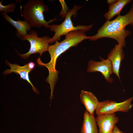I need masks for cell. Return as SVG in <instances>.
<instances>
[{
    "mask_svg": "<svg viewBox=\"0 0 133 133\" xmlns=\"http://www.w3.org/2000/svg\"><path fill=\"white\" fill-rule=\"evenodd\" d=\"M96 121L99 128V133H113L115 125L119 121L115 113L97 115Z\"/></svg>",
    "mask_w": 133,
    "mask_h": 133,
    "instance_id": "obj_8",
    "label": "cell"
},
{
    "mask_svg": "<svg viewBox=\"0 0 133 133\" xmlns=\"http://www.w3.org/2000/svg\"><path fill=\"white\" fill-rule=\"evenodd\" d=\"M50 38L48 36L38 37L36 32L31 31L21 40L24 41L26 40L29 42L30 47L29 51L24 54L16 52L22 58L24 59L28 58L31 55L37 53H39L40 56L43 53L48 51Z\"/></svg>",
    "mask_w": 133,
    "mask_h": 133,
    "instance_id": "obj_5",
    "label": "cell"
},
{
    "mask_svg": "<svg viewBox=\"0 0 133 133\" xmlns=\"http://www.w3.org/2000/svg\"><path fill=\"white\" fill-rule=\"evenodd\" d=\"M100 57V61H96L91 60L89 61L87 71L89 72H100L106 81L112 83L113 79L111 76L113 72L111 62L108 59H104L101 56Z\"/></svg>",
    "mask_w": 133,
    "mask_h": 133,
    "instance_id": "obj_7",
    "label": "cell"
},
{
    "mask_svg": "<svg viewBox=\"0 0 133 133\" xmlns=\"http://www.w3.org/2000/svg\"><path fill=\"white\" fill-rule=\"evenodd\" d=\"M125 57L123 48L117 44L115 45L114 47L107 56V59L111 62L113 73L118 77L120 80L119 72L121 63Z\"/></svg>",
    "mask_w": 133,
    "mask_h": 133,
    "instance_id": "obj_10",
    "label": "cell"
},
{
    "mask_svg": "<svg viewBox=\"0 0 133 133\" xmlns=\"http://www.w3.org/2000/svg\"><path fill=\"white\" fill-rule=\"evenodd\" d=\"M3 0L0 1V11L3 12L7 14L15 11L16 7V5L14 3H12L6 5L2 4Z\"/></svg>",
    "mask_w": 133,
    "mask_h": 133,
    "instance_id": "obj_15",
    "label": "cell"
},
{
    "mask_svg": "<svg viewBox=\"0 0 133 133\" xmlns=\"http://www.w3.org/2000/svg\"><path fill=\"white\" fill-rule=\"evenodd\" d=\"M1 14L5 20L16 29L17 37L21 40L31 31V28L28 22L25 20L22 21L17 19L15 21L9 16L7 14L2 12Z\"/></svg>",
    "mask_w": 133,
    "mask_h": 133,
    "instance_id": "obj_12",
    "label": "cell"
},
{
    "mask_svg": "<svg viewBox=\"0 0 133 133\" xmlns=\"http://www.w3.org/2000/svg\"><path fill=\"white\" fill-rule=\"evenodd\" d=\"M81 8L80 6L75 5L73 8L67 13L65 19L62 23L59 25H49V28L51 31L55 33L54 36L50 40V43H53L58 41L62 36L65 35L72 31L81 30L87 31L91 29L93 24L87 26L78 25L76 26L73 25L71 19V16L77 15V11Z\"/></svg>",
    "mask_w": 133,
    "mask_h": 133,
    "instance_id": "obj_4",
    "label": "cell"
},
{
    "mask_svg": "<svg viewBox=\"0 0 133 133\" xmlns=\"http://www.w3.org/2000/svg\"><path fill=\"white\" fill-rule=\"evenodd\" d=\"M133 99V97H132L119 103L109 100L99 102L95 113L98 115L113 114L118 112H127L133 107V104L131 103Z\"/></svg>",
    "mask_w": 133,
    "mask_h": 133,
    "instance_id": "obj_6",
    "label": "cell"
},
{
    "mask_svg": "<svg viewBox=\"0 0 133 133\" xmlns=\"http://www.w3.org/2000/svg\"><path fill=\"white\" fill-rule=\"evenodd\" d=\"M117 0H108L107 2L110 5L113 4L116 2Z\"/></svg>",
    "mask_w": 133,
    "mask_h": 133,
    "instance_id": "obj_17",
    "label": "cell"
},
{
    "mask_svg": "<svg viewBox=\"0 0 133 133\" xmlns=\"http://www.w3.org/2000/svg\"><path fill=\"white\" fill-rule=\"evenodd\" d=\"M113 132V133H124L119 129L116 124L114 126Z\"/></svg>",
    "mask_w": 133,
    "mask_h": 133,
    "instance_id": "obj_16",
    "label": "cell"
},
{
    "mask_svg": "<svg viewBox=\"0 0 133 133\" xmlns=\"http://www.w3.org/2000/svg\"><path fill=\"white\" fill-rule=\"evenodd\" d=\"M80 99L86 110L92 116H94V112L99 102L93 93L88 91L81 90L80 96Z\"/></svg>",
    "mask_w": 133,
    "mask_h": 133,
    "instance_id": "obj_11",
    "label": "cell"
},
{
    "mask_svg": "<svg viewBox=\"0 0 133 133\" xmlns=\"http://www.w3.org/2000/svg\"><path fill=\"white\" fill-rule=\"evenodd\" d=\"M85 32L83 30L72 31L66 35L65 38L61 42L57 41L54 44L49 45L48 51L50 60L49 63H43L40 58L37 60V63L39 66L45 67L48 70L49 74L46 79L47 82L51 83L57 82L59 72L56 69L55 66L58 58L71 47L77 46L85 39H89V36L86 35L85 33Z\"/></svg>",
    "mask_w": 133,
    "mask_h": 133,
    "instance_id": "obj_1",
    "label": "cell"
},
{
    "mask_svg": "<svg viewBox=\"0 0 133 133\" xmlns=\"http://www.w3.org/2000/svg\"><path fill=\"white\" fill-rule=\"evenodd\" d=\"M22 6L21 16L31 27L39 28L43 26L48 28L50 23L57 20L55 17L48 21L45 20L43 12L48 11L49 8L42 0H29Z\"/></svg>",
    "mask_w": 133,
    "mask_h": 133,
    "instance_id": "obj_3",
    "label": "cell"
},
{
    "mask_svg": "<svg viewBox=\"0 0 133 133\" xmlns=\"http://www.w3.org/2000/svg\"><path fill=\"white\" fill-rule=\"evenodd\" d=\"M129 25L133 26V3L126 14L118 15L111 21L107 20L98 30L97 33L90 36L89 39L94 41L103 38H110L116 40L119 46L124 48L126 45L125 38L131 33L130 31L125 29Z\"/></svg>",
    "mask_w": 133,
    "mask_h": 133,
    "instance_id": "obj_2",
    "label": "cell"
},
{
    "mask_svg": "<svg viewBox=\"0 0 133 133\" xmlns=\"http://www.w3.org/2000/svg\"><path fill=\"white\" fill-rule=\"evenodd\" d=\"M6 64L10 68L7 69L3 72L4 75L9 74L12 73L19 74L21 79L26 80L31 85L34 92L37 94H39L37 89L34 86L29 79V74L32 70L30 67L28 63L24 66H20L17 64H11L6 60Z\"/></svg>",
    "mask_w": 133,
    "mask_h": 133,
    "instance_id": "obj_9",
    "label": "cell"
},
{
    "mask_svg": "<svg viewBox=\"0 0 133 133\" xmlns=\"http://www.w3.org/2000/svg\"><path fill=\"white\" fill-rule=\"evenodd\" d=\"M130 0H118L114 3L110 5L108 11L104 16L108 20H109L116 15H120V12L127 4L130 2Z\"/></svg>",
    "mask_w": 133,
    "mask_h": 133,
    "instance_id": "obj_14",
    "label": "cell"
},
{
    "mask_svg": "<svg viewBox=\"0 0 133 133\" xmlns=\"http://www.w3.org/2000/svg\"><path fill=\"white\" fill-rule=\"evenodd\" d=\"M80 133H99L96 118L85 111Z\"/></svg>",
    "mask_w": 133,
    "mask_h": 133,
    "instance_id": "obj_13",
    "label": "cell"
}]
</instances>
